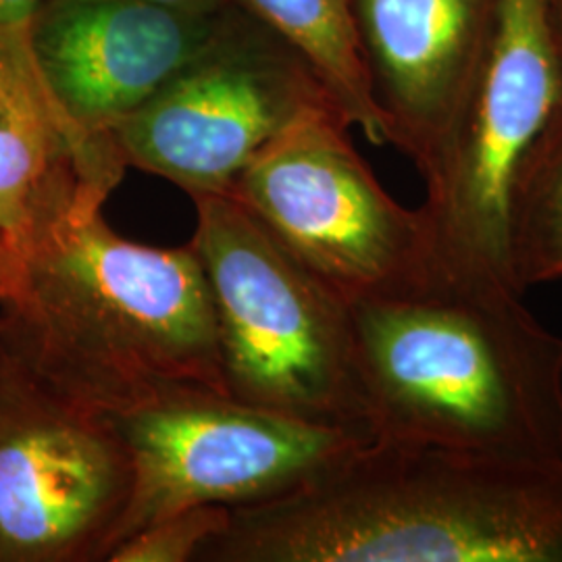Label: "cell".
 Masks as SVG:
<instances>
[{"instance_id":"6da1fadb","label":"cell","mask_w":562,"mask_h":562,"mask_svg":"<svg viewBox=\"0 0 562 562\" xmlns=\"http://www.w3.org/2000/svg\"><path fill=\"white\" fill-rule=\"evenodd\" d=\"M109 194L86 186L30 241L0 296V346L109 417L181 392L227 396L196 250L125 240L102 217Z\"/></svg>"},{"instance_id":"7a4b0ae2","label":"cell","mask_w":562,"mask_h":562,"mask_svg":"<svg viewBox=\"0 0 562 562\" xmlns=\"http://www.w3.org/2000/svg\"><path fill=\"white\" fill-rule=\"evenodd\" d=\"M194 562H562V462L367 440L229 508Z\"/></svg>"},{"instance_id":"3957f363","label":"cell","mask_w":562,"mask_h":562,"mask_svg":"<svg viewBox=\"0 0 562 562\" xmlns=\"http://www.w3.org/2000/svg\"><path fill=\"white\" fill-rule=\"evenodd\" d=\"M350 322L371 440L562 462V338L513 288L431 271Z\"/></svg>"},{"instance_id":"277c9868","label":"cell","mask_w":562,"mask_h":562,"mask_svg":"<svg viewBox=\"0 0 562 562\" xmlns=\"http://www.w3.org/2000/svg\"><path fill=\"white\" fill-rule=\"evenodd\" d=\"M192 248L211 292L234 401L371 440L350 304L232 194H194Z\"/></svg>"},{"instance_id":"5b68a950","label":"cell","mask_w":562,"mask_h":562,"mask_svg":"<svg viewBox=\"0 0 562 562\" xmlns=\"http://www.w3.org/2000/svg\"><path fill=\"white\" fill-rule=\"evenodd\" d=\"M561 113L562 36L552 0H496L461 92L417 162L436 273L513 288L517 188Z\"/></svg>"},{"instance_id":"8992f818","label":"cell","mask_w":562,"mask_h":562,"mask_svg":"<svg viewBox=\"0 0 562 562\" xmlns=\"http://www.w3.org/2000/svg\"><path fill=\"white\" fill-rule=\"evenodd\" d=\"M334 106L292 123L227 192L348 304L401 294L431 271L419 209L394 201Z\"/></svg>"},{"instance_id":"52a82bcc","label":"cell","mask_w":562,"mask_h":562,"mask_svg":"<svg viewBox=\"0 0 562 562\" xmlns=\"http://www.w3.org/2000/svg\"><path fill=\"white\" fill-rule=\"evenodd\" d=\"M336 104L306 60L241 4L220 34L109 136L125 167L188 196L227 194L262 148Z\"/></svg>"},{"instance_id":"ba28073f","label":"cell","mask_w":562,"mask_h":562,"mask_svg":"<svg viewBox=\"0 0 562 562\" xmlns=\"http://www.w3.org/2000/svg\"><path fill=\"white\" fill-rule=\"evenodd\" d=\"M134 469L113 417L0 346V562L106 561Z\"/></svg>"},{"instance_id":"9c48e42d","label":"cell","mask_w":562,"mask_h":562,"mask_svg":"<svg viewBox=\"0 0 562 562\" xmlns=\"http://www.w3.org/2000/svg\"><path fill=\"white\" fill-rule=\"evenodd\" d=\"M113 422L134 469L113 548L186 508H236L281 496L348 448L367 442L213 392L173 394Z\"/></svg>"},{"instance_id":"30bf717a","label":"cell","mask_w":562,"mask_h":562,"mask_svg":"<svg viewBox=\"0 0 562 562\" xmlns=\"http://www.w3.org/2000/svg\"><path fill=\"white\" fill-rule=\"evenodd\" d=\"M234 9L194 18L132 0H44L30 44L65 117L104 138L201 55Z\"/></svg>"},{"instance_id":"8fae6325","label":"cell","mask_w":562,"mask_h":562,"mask_svg":"<svg viewBox=\"0 0 562 562\" xmlns=\"http://www.w3.org/2000/svg\"><path fill=\"white\" fill-rule=\"evenodd\" d=\"M392 144L415 165L482 48L496 0H350Z\"/></svg>"},{"instance_id":"7c38bea8","label":"cell","mask_w":562,"mask_h":562,"mask_svg":"<svg viewBox=\"0 0 562 562\" xmlns=\"http://www.w3.org/2000/svg\"><path fill=\"white\" fill-rule=\"evenodd\" d=\"M238 2L306 60L350 127H359L375 146L392 144L390 120L375 97L350 0Z\"/></svg>"},{"instance_id":"4fadbf2b","label":"cell","mask_w":562,"mask_h":562,"mask_svg":"<svg viewBox=\"0 0 562 562\" xmlns=\"http://www.w3.org/2000/svg\"><path fill=\"white\" fill-rule=\"evenodd\" d=\"M562 278V113L522 171L510 217V281L525 290Z\"/></svg>"},{"instance_id":"5bb4252c","label":"cell","mask_w":562,"mask_h":562,"mask_svg":"<svg viewBox=\"0 0 562 562\" xmlns=\"http://www.w3.org/2000/svg\"><path fill=\"white\" fill-rule=\"evenodd\" d=\"M229 519L227 506H194L150 522L117 543L109 562H194L202 543Z\"/></svg>"},{"instance_id":"9a60e30c","label":"cell","mask_w":562,"mask_h":562,"mask_svg":"<svg viewBox=\"0 0 562 562\" xmlns=\"http://www.w3.org/2000/svg\"><path fill=\"white\" fill-rule=\"evenodd\" d=\"M20 109H41L71 123L44 83L30 38L0 27V115Z\"/></svg>"},{"instance_id":"2e32d148","label":"cell","mask_w":562,"mask_h":562,"mask_svg":"<svg viewBox=\"0 0 562 562\" xmlns=\"http://www.w3.org/2000/svg\"><path fill=\"white\" fill-rule=\"evenodd\" d=\"M44 0H0V27L30 38Z\"/></svg>"},{"instance_id":"e0dca14e","label":"cell","mask_w":562,"mask_h":562,"mask_svg":"<svg viewBox=\"0 0 562 562\" xmlns=\"http://www.w3.org/2000/svg\"><path fill=\"white\" fill-rule=\"evenodd\" d=\"M148 7H157L162 11L181 13V15H194V18H215L225 11L240 4L238 0H132Z\"/></svg>"},{"instance_id":"ac0fdd59","label":"cell","mask_w":562,"mask_h":562,"mask_svg":"<svg viewBox=\"0 0 562 562\" xmlns=\"http://www.w3.org/2000/svg\"><path fill=\"white\" fill-rule=\"evenodd\" d=\"M554 4V13H557V21H559V30H561L562 36V0H552Z\"/></svg>"}]
</instances>
